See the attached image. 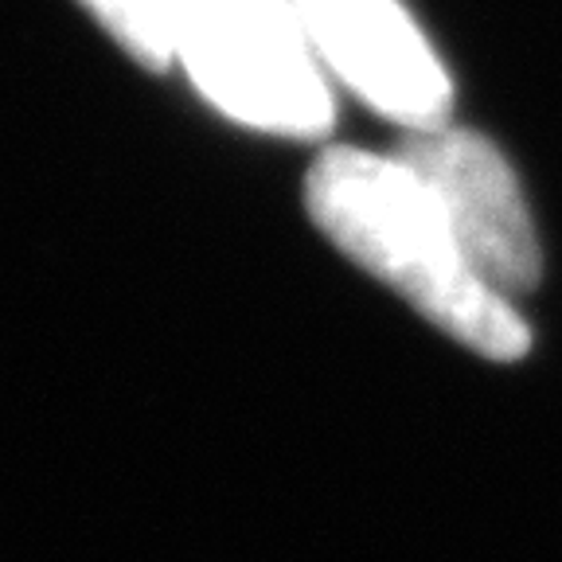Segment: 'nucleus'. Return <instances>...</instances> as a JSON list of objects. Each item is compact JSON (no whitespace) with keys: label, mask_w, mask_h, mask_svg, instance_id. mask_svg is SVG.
<instances>
[{"label":"nucleus","mask_w":562,"mask_h":562,"mask_svg":"<svg viewBox=\"0 0 562 562\" xmlns=\"http://www.w3.org/2000/svg\"><path fill=\"white\" fill-rule=\"evenodd\" d=\"M305 207L351 262L469 351L512 363L531 348L516 301L484 285L430 188L395 153L328 149L305 180Z\"/></svg>","instance_id":"obj_1"},{"label":"nucleus","mask_w":562,"mask_h":562,"mask_svg":"<svg viewBox=\"0 0 562 562\" xmlns=\"http://www.w3.org/2000/svg\"><path fill=\"white\" fill-rule=\"evenodd\" d=\"M176 59L223 114L281 137H321L333 98L290 0H180Z\"/></svg>","instance_id":"obj_2"},{"label":"nucleus","mask_w":562,"mask_h":562,"mask_svg":"<svg viewBox=\"0 0 562 562\" xmlns=\"http://www.w3.org/2000/svg\"><path fill=\"white\" fill-rule=\"evenodd\" d=\"M395 157L430 188L461 255L484 285L508 301L536 290L543 273L536 220L524 203L516 172L492 140L441 122L406 133Z\"/></svg>","instance_id":"obj_3"},{"label":"nucleus","mask_w":562,"mask_h":562,"mask_svg":"<svg viewBox=\"0 0 562 562\" xmlns=\"http://www.w3.org/2000/svg\"><path fill=\"white\" fill-rule=\"evenodd\" d=\"M316 59L406 130L449 114V79L398 0H290Z\"/></svg>","instance_id":"obj_4"},{"label":"nucleus","mask_w":562,"mask_h":562,"mask_svg":"<svg viewBox=\"0 0 562 562\" xmlns=\"http://www.w3.org/2000/svg\"><path fill=\"white\" fill-rule=\"evenodd\" d=\"M110 32L149 67L176 59V4L180 0H82Z\"/></svg>","instance_id":"obj_5"}]
</instances>
